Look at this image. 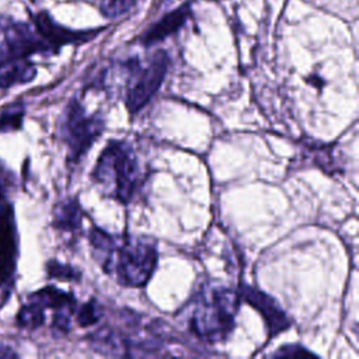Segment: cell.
<instances>
[{
    "instance_id": "cell-5",
    "label": "cell",
    "mask_w": 359,
    "mask_h": 359,
    "mask_svg": "<svg viewBox=\"0 0 359 359\" xmlns=\"http://www.w3.org/2000/svg\"><path fill=\"white\" fill-rule=\"evenodd\" d=\"M56 50L38 31L25 22L0 15V66L28 60L34 53Z\"/></svg>"
},
{
    "instance_id": "cell-18",
    "label": "cell",
    "mask_w": 359,
    "mask_h": 359,
    "mask_svg": "<svg viewBox=\"0 0 359 359\" xmlns=\"http://www.w3.org/2000/svg\"><path fill=\"white\" fill-rule=\"evenodd\" d=\"M17 356V353L14 351H11L10 348H4V346H0V358H14Z\"/></svg>"
},
{
    "instance_id": "cell-3",
    "label": "cell",
    "mask_w": 359,
    "mask_h": 359,
    "mask_svg": "<svg viewBox=\"0 0 359 359\" xmlns=\"http://www.w3.org/2000/svg\"><path fill=\"white\" fill-rule=\"evenodd\" d=\"M114 255L116 259L109 264L115 268L119 283L129 287L144 286L157 265L156 243L146 237H126L118 241Z\"/></svg>"
},
{
    "instance_id": "cell-17",
    "label": "cell",
    "mask_w": 359,
    "mask_h": 359,
    "mask_svg": "<svg viewBox=\"0 0 359 359\" xmlns=\"http://www.w3.org/2000/svg\"><path fill=\"white\" fill-rule=\"evenodd\" d=\"M273 356H314V353L297 345H287L278 349Z\"/></svg>"
},
{
    "instance_id": "cell-4",
    "label": "cell",
    "mask_w": 359,
    "mask_h": 359,
    "mask_svg": "<svg viewBox=\"0 0 359 359\" xmlns=\"http://www.w3.org/2000/svg\"><path fill=\"white\" fill-rule=\"evenodd\" d=\"M168 62V55L164 50H157L146 65L136 57L122 63L126 74L125 104L130 114L142 109L157 93L167 73Z\"/></svg>"
},
{
    "instance_id": "cell-12",
    "label": "cell",
    "mask_w": 359,
    "mask_h": 359,
    "mask_svg": "<svg viewBox=\"0 0 359 359\" xmlns=\"http://www.w3.org/2000/svg\"><path fill=\"white\" fill-rule=\"evenodd\" d=\"M43 307L41 304H38L34 300H29V303H27L18 313L17 316V323L20 324V327H25V328H36L39 325L43 324L45 321V314H43Z\"/></svg>"
},
{
    "instance_id": "cell-11",
    "label": "cell",
    "mask_w": 359,
    "mask_h": 359,
    "mask_svg": "<svg viewBox=\"0 0 359 359\" xmlns=\"http://www.w3.org/2000/svg\"><path fill=\"white\" fill-rule=\"evenodd\" d=\"M36 70L28 62H13L0 66V87H10L17 83H25L34 79Z\"/></svg>"
},
{
    "instance_id": "cell-2",
    "label": "cell",
    "mask_w": 359,
    "mask_h": 359,
    "mask_svg": "<svg viewBox=\"0 0 359 359\" xmlns=\"http://www.w3.org/2000/svg\"><path fill=\"white\" fill-rule=\"evenodd\" d=\"M105 191L122 203H128L140 184V167L133 149L122 142L114 140L102 150L93 172Z\"/></svg>"
},
{
    "instance_id": "cell-8",
    "label": "cell",
    "mask_w": 359,
    "mask_h": 359,
    "mask_svg": "<svg viewBox=\"0 0 359 359\" xmlns=\"http://www.w3.org/2000/svg\"><path fill=\"white\" fill-rule=\"evenodd\" d=\"M17 240L14 215L10 206L0 208V282H8L14 273Z\"/></svg>"
},
{
    "instance_id": "cell-19",
    "label": "cell",
    "mask_w": 359,
    "mask_h": 359,
    "mask_svg": "<svg viewBox=\"0 0 359 359\" xmlns=\"http://www.w3.org/2000/svg\"><path fill=\"white\" fill-rule=\"evenodd\" d=\"M6 187H7V182L4 180V175L0 174V201L3 199L4 196V192H6Z\"/></svg>"
},
{
    "instance_id": "cell-15",
    "label": "cell",
    "mask_w": 359,
    "mask_h": 359,
    "mask_svg": "<svg viewBox=\"0 0 359 359\" xmlns=\"http://www.w3.org/2000/svg\"><path fill=\"white\" fill-rule=\"evenodd\" d=\"M137 0H101L100 8L105 17L116 18L122 14H126Z\"/></svg>"
},
{
    "instance_id": "cell-13",
    "label": "cell",
    "mask_w": 359,
    "mask_h": 359,
    "mask_svg": "<svg viewBox=\"0 0 359 359\" xmlns=\"http://www.w3.org/2000/svg\"><path fill=\"white\" fill-rule=\"evenodd\" d=\"M24 107L18 102L7 105L0 112V132H11L21 128Z\"/></svg>"
},
{
    "instance_id": "cell-10",
    "label": "cell",
    "mask_w": 359,
    "mask_h": 359,
    "mask_svg": "<svg viewBox=\"0 0 359 359\" xmlns=\"http://www.w3.org/2000/svg\"><path fill=\"white\" fill-rule=\"evenodd\" d=\"M81 223V209L77 201L69 199L59 203L53 212V226L65 230L74 231Z\"/></svg>"
},
{
    "instance_id": "cell-7",
    "label": "cell",
    "mask_w": 359,
    "mask_h": 359,
    "mask_svg": "<svg viewBox=\"0 0 359 359\" xmlns=\"http://www.w3.org/2000/svg\"><path fill=\"white\" fill-rule=\"evenodd\" d=\"M240 297L245 300L250 306H252L259 314L262 316L266 330H268V338L276 337L279 332L287 330L292 324V320L286 316V313L280 309V306L268 294L264 292L243 285L238 290Z\"/></svg>"
},
{
    "instance_id": "cell-1",
    "label": "cell",
    "mask_w": 359,
    "mask_h": 359,
    "mask_svg": "<svg viewBox=\"0 0 359 359\" xmlns=\"http://www.w3.org/2000/svg\"><path fill=\"white\" fill-rule=\"evenodd\" d=\"M240 300L238 292L226 287L201 293L189 317L192 334L210 344L227 338L234 328Z\"/></svg>"
},
{
    "instance_id": "cell-16",
    "label": "cell",
    "mask_w": 359,
    "mask_h": 359,
    "mask_svg": "<svg viewBox=\"0 0 359 359\" xmlns=\"http://www.w3.org/2000/svg\"><path fill=\"white\" fill-rule=\"evenodd\" d=\"M48 273L52 278H57V279H63V280H72V279L80 278V272H77L70 265H65L57 261H50L48 264Z\"/></svg>"
},
{
    "instance_id": "cell-9",
    "label": "cell",
    "mask_w": 359,
    "mask_h": 359,
    "mask_svg": "<svg viewBox=\"0 0 359 359\" xmlns=\"http://www.w3.org/2000/svg\"><path fill=\"white\" fill-rule=\"evenodd\" d=\"M189 14H191V4L189 3H185L184 6L167 13L165 15H163V18H160L156 24H153L140 36V42L144 46H151L156 42L163 41L168 35H172L174 32H177L185 24Z\"/></svg>"
},
{
    "instance_id": "cell-14",
    "label": "cell",
    "mask_w": 359,
    "mask_h": 359,
    "mask_svg": "<svg viewBox=\"0 0 359 359\" xmlns=\"http://www.w3.org/2000/svg\"><path fill=\"white\" fill-rule=\"evenodd\" d=\"M102 316V307L101 304L95 300L91 299L87 303H84L79 310H77V316L76 320L81 327H87L91 324H95Z\"/></svg>"
},
{
    "instance_id": "cell-6",
    "label": "cell",
    "mask_w": 359,
    "mask_h": 359,
    "mask_svg": "<svg viewBox=\"0 0 359 359\" xmlns=\"http://www.w3.org/2000/svg\"><path fill=\"white\" fill-rule=\"evenodd\" d=\"M104 129V119L100 114L87 115L84 108L73 101L67 111L62 126L63 137L69 146V157L80 158L91 144L98 139Z\"/></svg>"
}]
</instances>
